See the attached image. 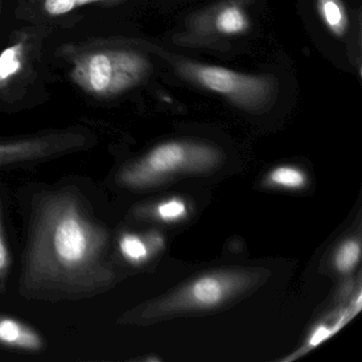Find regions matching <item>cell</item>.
<instances>
[{"label":"cell","instance_id":"52a82bcc","mask_svg":"<svg viewBox=\"0 0 362 362\" xmlns=\"http://www.w3.org/2000/svg\"><path fill=\"white\" fill-rule=\"evenodd\" d=\"M0 346L27 353H39L46 346L45 338L33 326L16 317L0 315Z\"/></svg>","mask_w":362,"mask_h":362},{"label":"cell","instance_id":"30bf717a","mask_svg":"<svg viewBox=\"0 0 362 362\" xmlns=\"http://www.w3.org/2000/svg\"><path fill=\"white\" fill-rule=\"evenodd\" d=\"M249 28V18L238 6H224L214 18V29L222 35H243Z\"/></svg>","mask_w":362,"mask_h":362},{"label":"cell","instance_id":"8992f818","mask_svg":"<svg viewBox=\"0 0 362 362\" xmlns=\"http://www.w3.org/2000/svg\"><path fill=\"white\" fill-rule=\"evenodd\" d=\"M88 135L77 130L52 131L21 139H0V168L62 158L86 149Z\"/></svg>","mask_w":362,"mask_h":362},{"label":"cell","instance_id":"6da1fadb","mask_svg":"<svg viewBox=\"0 0 362 362\" xmlns=\"http://www.w3.org/2000/svg\"><path fill=\"white\" fill-rule=\"evenodd\" d=\"M109 249V230L77 187L44 190L31 203L20 293L56 303L107 291L117 279Z\"/></svg>","mask_w":362,"mask_h":362},{"label":"cell","instance_id":"5bb4252c","mask_svg":"<svg viewBox=\"0 0 362 362\" xmlns=\"http://www.w3.org/2000/svg\"><path fill=\"white\" fill-rule=\"evenodd\" d=\"M360 255H361V247L359 241L355 239H347L338 247L334 254V267L339 272L346 274L357 266Z\"/></svg>","mask_w":362,"mask_h":362},{"label":"cell","instance_id":"9c48e42d","mask_svg":"<svg viewBox=\"0 0 362 362\" xmlns=\"http://www.w3.org/2000/svg\"><path fill=\"white\" fill-rule=\"evenodd\" d=\"M322 22L334 37H342L349 28V18L342 0H317Z\"/></svg>","mask_w":362,"mask_h":362},{"label":"cell","instance_id":"7c38bea8","mask_svg":"<svg viewBox=\"0 0 362 362\" xmlns=\"http://www.w3.org/2000/svg\"><path fill=\"white\" fill-rule=\"evenodd\" d=\"M24 54L25 46L23 43L9 46L0 54V88L7 86L10 80L20 73Z\"/></svg>","mask_w":362,"mask_h":362},{"label":"cell","instance_id":"ba28073f","mask_svg":"<svg viewBox=\"0 0 362 362\" xmlns=\"http://www.w3.org/2000/svg\"><path fill=\"white\" fill-rule=\"evenodd\" d=\"M163 247L162 237L158 234L139 235L124 233L118 240V249L129 264L139 266L147 262L152 254Z\"/></svg>","mask_w":362,"mask_h":362},{"label":"cell","instance_id":"2e32d148","mask_svg":"<svg viewBox=\"0 0 362 362\" xmlns=\"http://www.w3.org/2000/svg\"><path fill=\"white\" fill-rule=\"evenodd\" d=\"M107 0H44V9L49 16H60L84 6L103 3Z\"/></svg>","mask_w":362,"mask_h":362},{"label":"cell","instance_id":"277c9868","mask_svg":"<svg viewBox=\"0 0 362 362\" xmlns=\"http://www.w3.org/2000/svg\"><path fill=\"white\" fill-rule=\"evenodd\" d=\"M149 62L133 50L97 49L84 52L74 61L71 78L76 86L96 97L122 94L141 83Z\"/></svg>","mask_w":362,"mask_h":362},{"label":"cell","instance_id":"3957f363","mask_svg":"<svg viewBox=\"0 0 362 362\" xmlns=\"http://www.w3.org/2000/svg\"><path fill=\"white\" fill-rule=\"evenodd\" d=\"M222 162L221 151L206 144L166 141L122 167L116 175V182L128 189H147L177 175L209 173L217 169Z\"/></svg>","mask_w":362,"mask_h":362},{"label":"cell","instance_id":"4fadbf2b","mask_svg":"<svg viewBox=\"0 0 362 362\" xmlns=\"http://www.w3.org/2000/svg\"><path fill=\"white\" fill-rule=\"evenodd\" d=\"M187 205L181 199L173 198L158 203L154 209H141L139 213L143 215L152 214L154 217L165 222H175L184 219L187 215Z\"/></svg>","mask_w":362,"mask_h":362},{"label":"cell","instance_id":"5b68a950","mask_svg":"<svg viewBox=\"0 0 362 362\" xmlns=\"http://www.w3.org/2000/svg\"><path fill=\"white\" fill-rule=\"evenodd\" d=\"M177 71L183 79L249 111L264 107L274 92V81L267 76L247 75L192 61H182Z\"/></svg>","mask_w":362,"mask_h":362},{"label":"cell","instance_id":"9a60e30c","mask_svg":"<svg viewBox=\"0 0 362 362\" xmlns=\"http://www.w3.org/2000/svg\"><path fill=\"white\" fill-rule=\"evenodd\" d=\"M11 264V252L8 245L5 224H4L3 203L0 201V293H3L6 290Z\"/></svg>","mask_w":362,"mask_h":362},{"label":"cell","instance_id":"7a4b0ae2","mask_svg":"<svg viewBox=\"0 0 362 362\" xmlns=\"http://www.w3.org/2000/svg\"><path fill=\"white\" fill-rule=\"evenodd\" d=\"M258 276L257 273L243 269L209 272L148 303L143 308L131 311L122 322L146 323L180 313L213 310L249 290Z\"/></svg>","mask_w":362,"mask_h":362},{"label":"cell","instance_id":"8fae6325","mask_svg":"<svg viewBox=\"0 0 362 362\" xmlns=\"http://www.w3.org/2000/svg\"><path fill=\"white\" fill-rule=\"evenodd\" d=\"M268 185L284 189L298 190L306 186L307 175L296 167L279 166L273 169L267 177Z\"/></svg>","mask_w":362,"mask_h":362}]
</instances>
